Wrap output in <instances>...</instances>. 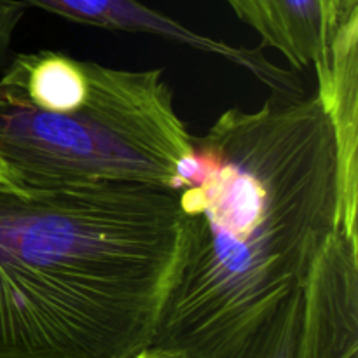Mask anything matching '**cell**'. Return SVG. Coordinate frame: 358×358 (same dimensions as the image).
Wrapping results in <instances>:
<instances>
[{"mask_svg":"<svg viewBox=\"0 0 358 358\" xmlns=\"http://www.w3.org/2000/svg\"><path fill=\"white\" fill-rule=\"evenodd\" d=\"M28 6L21 0H0V72L10 59V45Z\"/></svg>","mask_w":358,"mask_h":358,"instance_id":"obj_9","label":"cell"},{"mask_svg":"<svg viewBox=\"0 0 358 358\" xmlns=\"http://www.w3.org/2000/svg\"><path fill=\"white\" fill-rule=\"evenodd\" d=\"M355 14H358V0H327L329 41L332 34Z\"/></svg>","mask_w":358,"mask_h":358,"instance_id":"obj_10","label":"cell"},{"mask_svg":"<svg viewBox=\"0 0 358 358\" xmlns=\"http://www.w3.org/2000/svg\"><path fill=\"white\" fill-rule=\"evenodd\" d=\"M175 191L180 252L152 345L224 358L304 285L341 227L334 129L318 93H271L192 136Z\"/></svg>","mask_w":358,"mask_h":358,"instance_id":"obj_1","label":"cell"},{"mask_svg":"<svg viewBox=\"0 0 358 358\" xmlns=\"http://www.w3.org/2000/svg\"><path fill=\"white\" fill-rule=\"evenodd\" d=\"M294 358H358V240L339 227L303 287Z\"/></svg>","mask_w":358,"mask_h":358,"instance_id":"obj_4","label":"cell"},{"mask_svg":"<svg viewBox=\"0 0 358 358\" xmlns=\"http://www.w3.org/2000/svg\"><path fill=\"white\" fill-rule=\"evenodd\" d=\"M133 358H182L178 353L168 352V350L156 348V346H149V348L142 350L140 353H136Z\"/></svg>","mask_w":358,"mask_h":358,"instance_id":"obj_11","label":"cell"},{"mask_svg":"<svg viewBox=\"0 0 358 358\" xmlns=\"http://www.w3.org/2000/svg\"><path fill=\"white\" fill-rule=\"evenodd\" d=\"M180 252L175 191L0 182V358H133Z\"/></svg>","mask_w":358,"mask_h":358,"instance_id":"obj_2","label":"cell"},{"mask_svg":"<svg viewBox=\"0 0 358 358\" xmlns=\"http://www.w3.org/2000/svg\"><path fill=\"white\" fill-rule=\"evenodd\" d=\"M243 23L254 28L262 48H273L294 70L327 69V0H226Z\"/></svg>","mask_w":358,"mask_h":358,"instance_id":"obj_7","label":"cell"},{"mask_svg":"<svg viewBox=\"0 0 358 358\" xmlns=\"http://www.w3.org/2000/svg\"><path fill=\"white\" fill-rule=\"evenodd\" d=\"M303 287L289 294L224 358H294L303 318Z\"/></svg>","mask_w":358,"mask_h":358,"instance_id":"obj_8","label":"cell"},{"mask_svg":"<svg viewBox=\"0 0 358 358\" xmlns=\"http://www.w3.org/2000/svg\"><path fill=\"white\" fill-rule=\"evenodd\" d=\"M192 159V135L161 69H114L41 49L10 56L0 72L2 184L177 191Z\"/></svg>","mask_w":358,"mask_h":358,"instance_id":"obj_3","label":"cell"},{"mask_svg":"<svg viewBox=\"0 0 358 358\" xmlns=\"http://www.w3.org/2000/svg\"><path fill=\"white\" fill-rule=\"evenodd\" d=\"M21 2L27 3L28 7H38L45 13L65 17L73 23L112 31L154 35L198 49L201 52L217 55L254 73L271 90V93H297L303 90L299 79L290 70L280 69L269 62L261 48H240L206 37L140 0H21Z\"/></svg>","mask_w":358,"mask_h":358,"instance_id":"obj_5","label":"cell"},{"mask_svg":"<svg viewBox=\"0 0 358 358\" xmlns=\"http://www.w3.org/2000/svg\"><path fill=\"white\" fill-rule=\"evenodd\" d=\"M317 80L338 150L341 229L358 238V14L332 34L327 69Z\"/></svg>","mask_w":358,"mask_h":358,"instance_id":"obj_6","label":"cell"}]
</instances>
